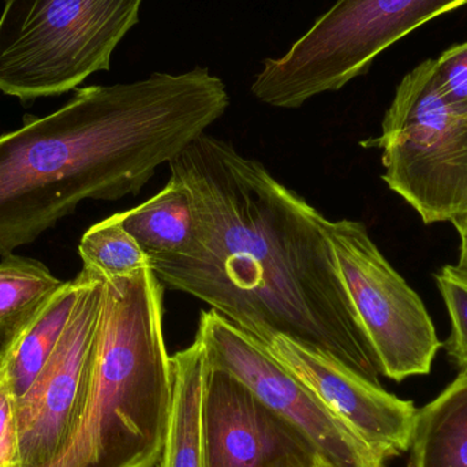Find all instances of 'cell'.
Wrapping results in <instances>:
<instances>
[{"instance_id":"cell-1","label":"cell","mask_w":467,"mask_h":467,"mask_svg":"<svg viewBox=\"0 0 467 467\" xmlns=\"http://www.w3.org/2000/svg\"><path fill=\"white\" fill-rule=\"evenodd\" d=\"M169 166L191 193L194 238L186 254L150 260L161 285L205 302L265 346L280 335L380 384L326 216L261 161L205 133Z\"/></svg>"},{"instance_id":"cell-2","label":"cell","mask_w":467,"mask_h":467,"mask_svg":"<svg viewBox=\"0 0 467 467\" xmlns=\"http://www.w3.org/2000/svg\"><path fill=\"white\" fill-rule=\"evenodd\" d=\"M210 68L82 88L57 111L0 136V255L36 241L85 200L139 194L226 114Z\"/></svg>"},{"instance_id":"cell-3","label":"cell","mask_w":467,"mask_h":467,"mask_svg":"<svg viewBox=\"0 0 467 467\" xmlns=\"http://www.w3.org/2000/svg\"><path fill=\"white\" fill-rule=\"evenodd\" d=\"M81 413L54 467H156L172 391L163 288L150 268L103 279Z\"/></svg>"},{"instance_id":"cell-4","label":"cell","mask_w":467,"mask_h":467,"mask_svg":"<svg viewBox=\"0 0 467 467\" xmlns=\"http://www.w3.org/2000/svg\"><path fill=\"white\" fill-rule=\"evenodd\" d=\"M144 0H5L0 16V92L22 100L62 95L111 57Z\"/></svg>"},{"instance_id":"cell-5","label":"cell","mask_w":467,"mask_h":467,"mask_svg":"<svg viewBox=\"0 0 467 467\" xmlns=\"http://www.w3.org/2000/svg\"><path fill=\"white\" fill-rule=\"evenodd\" d=\"M467 0H337L280 57L264 60L252 93L276 109H299L368 73L379 55Z\"/></svg>"},{"instance_id":"cell-6","label":"cell","mask_w":467,"mask_h":467,"mask_svg":"<svg viewBox=\"0 0 467 467\" xmlns=\"http://www.w3.org/2000/svg\"><path fill=\"white\" fill-rule=\"evenodd\" d=\"M361 145L383 150L384 182L425 224L467 213V114L439 89L435 59L403 77L380 136Z\"/></svg>"},{"instance_id":"cell-7","label":"cell","mask_w":467,"mask_h":467,"mask_svg":"<svg viewBox=\"0 0 467 467\" xmlns=\"http://www.w3.org/2000/svg\"><path fill=\"white\" fill-rule=\"evenodd\" d=\"M343 287L375 351L395 381L428 375L443 343L421 296L389 263L362 222H324Z\"/></svg>"},{"instance_id":"cell-8","label":"cell","mask_w":467,"mask_h":467,"mask_svg":"<svg viewBox=\"0 0 467 467\" xmlns=\"http://www.w3.org/2000/svg\"><path fill=\"white\" fill-rule=\"evenodd\" d=\"M197 337L210 367L238 379L266 408L298 430L324 465L384 467L386 461L335 417L260 340L213 309L200 316Z\"/></svg>"},{"instance_id":"cell-9","label":"cell","mask_w":467,"mask_h":467,"mask_svg":"<svg viewBox=\"0 0 467 467\" xmlns=\"http://www.w3.org/2000/svg\"><path fill=\"white\" fill-rule=\"evenodd\" d=\"M85 271L87 285L57 350L16 402L18 467H54L81 413L103 301V280Z\"/></svg>"},{"instance_id":"cell-10","label":"cell","mask_w":467,"mask_h":467,"mask_svg":"<svg viewBox=\"0 0 467 467\" xmlns=\"http://www.w3.org/2000/svg\"><path fill=\"white\" fill-rule=\"evenodd\" d=\"M324 406L384 461L409 451L417 409L332 357L285 337L266 346Z\"/></svg>"},{"instance_id":"cell-11","label":"cell","mask_w":467,"mask_h":467,"mask_svg":"<svg viewBox=\"0 0 467 467\" xmlns=\"http://www.w3.org/2000/svg\"><path fill=\"white\" fill-rule=\"evenodd\" d=\"M204 438L207 467L324 465L298 430L266 408L238 379L210 364Z\"/></svg>"},{"instance_id":"cell-12","label":"cell","mask_w":467,"mask_h":467,"mask_svg":"<svg viewBox=\"0 0 467 467\" xmlns=\"http://www.w3.org/2000/svg\"><path fill=\"white\" fill-rule=\"evenodd\" d=\"M171 369L169 420L156 467H207L204 389L208 361L197 335L189 348L171 356Z\"/></svg>"},{"instance_id":"cell-13","label":"cell","mask_w":467,"mask_h":467,"mask_svg":"<svg viewBox=\"0 0 467 467\" xmlns=\"http://www.w3.org/2000/svg\"><path fill=\"white\" fill-rule=\"evenodd\" d=\"M87 280L88 272L82 268L74 279L63 282L35 315L0 345L16 400L32 387L57 350Z\"/></svg>"},{"instance_id":"cell-14","label":"cell","mask_w":467,"mask_h":467,"mask_svg":"<svg viewBox=\"0 0 467 467\" xmlns=\"http://www.w3.org/2000/svg\"><path fill=\"white\" fill-rule=\"evenodd\" d=\"M409 451V467H467V368L417 409Z\"/></svg>"},{"instance_id":"cell-15","label":"cell","mask_w":467,"mask_h":467,"mask_svg":"<svg viewBox=\"0 0 467 467\" xmlns=\"http://www.w3.org/2000/svg\"><path fill=\"white\" fill-rule=\"evenodd\" d=\"M120 226L140 244L150 260L186 254L194 238L191 193L178 178L139 207L115 213Z\"/></svg>"},{"instance_id":"cell-16","label":"cell","mask_w":467,"mask_h":467,"mask_svg":"<svg viewBox=\"0 0 467 467\" xmlns=\"http://www.w3.org/2000/svg\"><path fill=\"white\" fill-rule=\"evenodd\" d=\"M40 261L3 255L0 261V345L7 342L62 285Z\"/></svg>"},{"instance_id":"cell-17","label":"cell","mask_w":467,"mask_h":467,"mask_svg":"<svg viewBox=\"0 0 467 467\" xmlns=\"http://www.w3.org/2000/svg\"><path fill=\"white\" fill-rule=\"evenodd\" d=\"M84 268L103 279L128 277L150 268V257L115 215L93 224L78 246Z\"/></svg>"},{"instance_id":"cell-18","label":"cell","mask_w":467,"mask_h":467,"mask_svg":"<svg viewBox=\"0 0 467 467\" xmlns=\"http://www.w3.org/2000/svg\"><path fill=\"white\" fill-rule=\"evenodd\" d=\"M436 285L451 318V334L444 342L450 361L467 368V269L447 264L435 275Z\"/></svg>"},{"instance_id":"cell-19","label":"cell","mask_w":467,"mask_h":467,"mask_svg":"<svg viewBox=\"0 0 467 467\" xmlns=\"http://www.w3.org/2000/svg\"><path fill=\"white\" fill-rule=\"evenodd\" d=\"M435 78L446 100L467 114V41L450 47L435 59Z\"/></svg>"},{"instance_id":"cell-20","label":"cell","mask_w":467,"mask_h":467,"mask_svg":"<svg viewBox=\"0 0 467 467\" xmlns=\"http://www.w3.org/2000/svg\"><path fill=\"white\" fill-rule=\"evenodd\" d=\"M8 378L7 358L0 350V467H18V411Z\"/></svg>"},{"instance_id":"cell-21","label":"cell","mask_w":467,"mask_h":467,"mask_svg":"<svg viewBox=\"0 0 467 467\" xmlns=\"http://www.w3.org/2000/svg\"><path fill=\"white\" fill-rule=\"evenodd\" d=\"M451 224L455 227V230H457L461 241L458 265L467 269V213H463L460 218L455 219Z\"/></svg>"},{"instance_id":"cell-22","label":"cell","mask_w":467,"mask_h":467,"mask_svg":"<svg viewBox=\"0 0 467 467\" xmlns=\"http://www.w3.org/2000/svg\"><path fill=\"white\" fill-rule=\"evenodd\" d=\"M315 467H327V466H324V465H318V466H315Z\"/></svg>"}]
</instances>
